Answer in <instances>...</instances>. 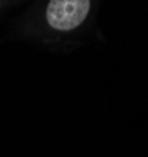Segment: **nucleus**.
Returning a JSON list of instances; mask_svg holds the SVG:
<instances>
[{
	"label": "nucleus",
	"mask_w": 148,
	"mask_h": 157,
	"mask_svg": "<svg viewBox=\"0 0 148 157\" xmlns=\"http://www.w3.org/2000/svg\"><path fill=\"white\" fill-rule=\"evenodd\" d=\"M91 8L89 0H50L47 20L55 30L69 31L81 25Z\"/></svg>",
	"instance_id": "nucleus-1"
}]
</instances>
